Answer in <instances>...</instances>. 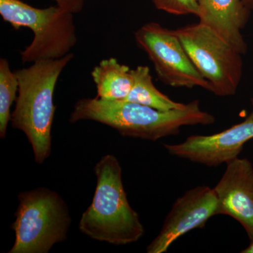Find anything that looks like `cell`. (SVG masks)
Returning <instances> with one entry per match:
<instances>
[{
  "mask_svg": "<svg viewBox=\"0 0 253 253\" xmlns=\"http://www.w3.org/2000/svg\"><path fill=\"white\" fill-rule=\"evenodd\" d=\"M136 45L146 53L160 81L172 87L204 88L209 83L199 72L174 30L159 23L143 25L134 33Z\"/></svg>",
  "mask_w": 253,
  "mask_h": 253,
  "instance_id": "cell-7",
  "label": "cell"
},
{
  "mask_svg": "<svg viewBox=\"0 0 253 253\" xmlns=\"http://www.w3.org/2000/svg\"><path fill=\"white\" fill-rule=\"evenodd\" d=\"M130 71L133 77V85L129 94L123 101L136 103L162 111L185 107L186 104L176 102L158 90L153 83L148 66H139Z\"/></svg>",
  "mask_w": 253,
  "mask_h": 253,
  "instance_id": "cell-13",
  "label": "cell"
},
{
  "mask_svg": "<svg viewBox=\"0 0 253 253\" xmlns=\"http://www.w3.org/2000/svg\"><path fill=\"white\" fill-rule=\"evenodd\" d=\"M0 15L15 30L26 27L34 33L31 44L20 53L23 63L61 59L77 43L73 13L58 5L38 9L21 0H0Z\"/></svg>",
  "mask_w": 253,
  "mask_h": 253,
  "instance_id": "cell-5",
  "label": "cell"
},
{
  "mask_svg": "<svg viewBox=\"0 0 253 253\" xmlns=\"http://www.w3.org/2000/svg\"><path fill=\"white\" fill-rule=\"evenodd\" d=\"M18 202L12 225L15 241L9 253H47L67 239L71 218L59 194L38 188L19 194Z\"/></svg>",
  "mask_w": 253,
  "mask_h": 253,
  "instance_id": "cell-4",
  "label": "cell"
},
{
  "mask_svg": "<svg viewBox=\"0 0 253 253\" xmlns=\"http://www.w3.org/2000/svg\"><path fill=\"white\" fill-rule=\"evenodd\" d=\"M131 69L116 58L104 59L91 73L96 84L97 96L106 101H123L133 85Z\"/></svg>",
  "mask_w": 253,
  "mask_h": 253,
  "instance_id": "cell-12",
  "label": "cell"
},
{
  "mask_svg": "<svg viewBox=\"0 0 253 253\" xmlns=\"http://www.w3.org/2000/svg\"><path fill=\"white\" fill-rule=\"evenodd\" d=\"M242 1L249 9H253V0H242Z\"/></svg>",
  "mask_w": 253,
  "mask_h": 253,
  "instance_id": "cell-18",
  "label": "cell"
},
{
  "mask_svg": "<svg viewBox=\"0 0 253 253\" xmlns=\"http://www.w3.org/2000/svg\"><path fill=\"white\" fill-rule=\"evenodd\" d=\"M241 253H253V238L251 239V243L246 249L243 250Z\"/></svg>",
  "mask_w": 253,
  "mask_h": 253,
  "instance_id": "cell-17",
  "label": "cell"
},
{
  "mask_svg": "<svg viewBox=\"0 0 253 253\" xmlns=\"http://www.w3.org/2000/svg\"><path fill=\"white\" fill-rule=\"evenodd\" d=\"M199 22L217 33L240 54L248 51L242 30L249 23L251 10L242 0H198Z\"/></svg>",
  "mask_w": 253,
  "mask_h": 253,
  "instance_id": "cell-11",
  "label": "cell"
},
{
  "mask_svg": "<svg viewBox=\"0 0 253 253\" xmlns=\"http://www.w3.org/2000/svg\"><path fill=\"white\" fill-rule=\"evenodd\" d=\"M218 214V202L214 189L200 186L186 191L176 200L163 223L162 229L148 246V253L167 252L174 241L189 231L201 229Z\"/></svg>",
  "mask_w": 253,
  "mask_h": 253,
  "instance_id": "cell-8",
  "label": "cell"
},
{
  "mask_svg": "<svg viewBox=\"0 0 253 253\" xmlns=\"http://www.w3.org/2000/svg\"><path fill=\"white\" fill-rule=\"evenodd\" d=\"M199 72L218 96H233L243 76L239 51L211 28L201 23L174 30Z\"/></svg>",
  "mask_w": 253,
  "mask_h": 253,
  "instance_id": "cell-6",
  "label": "cell"
},
{
  "mask_svg": "<svg viewBox=\"0 0 253 253\" xmlns=\"http://www.w3.org/2000/svg\"><path fill=\"white\" fill-rule=\"evenodd\" d=\"M74 57L73 53L59 59L39 60L15 71L18 95L11 113V126L27 136L36 163L42 164L51 151V128L56 106L55 86L63 70Z\"/></svg>",
  "mask_w": 253,
  "mask_h": 253,
  "instance_id": "cell-2",
  "label": "cell"
},
{
  "mask_svg": "<svg viewBox=\"0 0 253 253\" xmlns=\"http://www.w3.org/2000/svg\"><path fill=\"white\" fill-rule=\"evenodd\" d=\"M251 101V113L239 124L212 135L190 136L183 142L164 147L172 156L208 167H217L239 157L244 145L253 139V98Z\"/></svg>",
  "mask_w": 253,
  "mask_h": 253,
  "instance_id": "cell-9",
  "label": "cell"
},
{
  "mask_svg": "<svg viewBox=\"0 0 253 253\" xmlns=\"http://www.w3.org/2000/svg\"><path fill=\"white\" fill-rule=\"evenodd\" d=\"M94 172L97 181L94 197L82 214L80 231L91 239L115 246L139 241L144 234V226L128 201L117 158L103 156Z\"/></svg>",
  "mask_w": 253,
  "mask_h": 253,
  "instance_id": "cell-3",
  "label": "cell"
},
{
  "mask_svg": "<svg viewBox=\"0 0 253 253\" xmlns=\"http://www.w3.org/2000/svg\"><path fill=\"white\" fill-rule=\"evenodd\" d=\"M156 9L168 14L181 15L199 14L198 0H152Z\"/></svg>",
  "mask_w": 253,
  "mask_h": 253,
  "instance_id": "cell-15",
  "label": "cell"
},
{
  "mask_svg": "<svg viewBox=\"0 0 253 253\" xmlns=\"http://www.w3.org/2000/svg\"><path fill=\"white\" fill-rule=\"evenodd\" d=\"M56 5L68 10L70 12L78 14L83 11L84 7V0H54Z\"/></svg>",
  "mask_w": 253,
  "mask_h": 253,
  "instance_id": "cell-16",
  "label": "cell"
},
{
  "mask_svg": "<svg viewBox=\"0 0 253 253\" xmlns=\"http://www.w3.org/2000/svg\"><path fill=\"white\" fill-rule=\"evenodd\" d=\"M18 90V81L15 72L10 68L9 61L0 59V137L4 139L11 121L10 109Z\"/></svg>",
  "mask_w": 253,
  "mask_h": 253,
  "instance_id": "cell-14",
  "label": "cell"
},
{
  "mask_svg": "<svg viewBox=\"0 0 253 253\" xmlns=\"http://www.w3.org/2000/svg\"><path fill=\"white\" fill-rule=\"evenodd\" d=\"M92 121L116 129L122 136L157 141L176 135L184 126H210L215 122L211 113L203 111L199 100L183 109L162 111L126 101L82 99L75 104L71 123Z\"/></svg>",
  "mask_w": 253,
  "mask_h": 253,
  "instance_id": "cell-1",
  "label": "cell"
},
{
  "mask_svg": "<svg viewBox=\"0 0 253 253\" xmlns=\"http://www.w3.org/2000/svg\"><path fill=\"white\" fill-rule=\"evenodd\" d=\"M226 164L225 172L215 187L218 214L236 219L253 238V166L246 158L239 157Z\"/></svg>",
  "mask_w": 253,
  "mask_h": 253,
  "instance_id": "cell-10",
  "label": "cell"
}]
</instances>
